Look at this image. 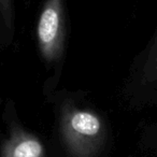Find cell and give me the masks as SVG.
Instances as JSON below:
<instances>
[{"label": "cell", "instance_id": "cell-1", "mask_svg": "<svg viewBox=\"0 0 157 157\" xmlns=\"http://www.w3.org/2000/svg\"><path fill=\"white\" fill-rule=\"evenodd\" d=\"M61 136L72 157H95L105 139V124L95 112L67 107L61 117Z\"/></svg>", "mask_w": 157, "mask_h": 157}, {"label": "cell", "instance_id": "cell-2", "mask_svg": "<svg viewBox=\"0 0 157 157\" xmlns=\"http://www.w3.org/2000/svg\"><path fill=\"white\" fill-rule=\"evenodd\" d=\"M40 52L48 63L57 60L63 50V0H46L37 25Z\"/></svg>", "mask_w": 157, "mask_h": 157}, {"label": "cell", "instance_id": "cell-3", "mask_svg": "<svg viewBox=\"0 0 157 157\" xmlns=\"http://www.w3.org/2000/svg\"><path fill=\"white\" fill-rule=\"evenodd\" d=\"M1 157H46L45 147L35 135L13 128L1 148Z\"/></svg>", "mask_w": 157, "mask_h": 157}, {"label": "cell", "instance_id": "cell-4", "mask_svg": "<svg viewBox=\"0 0 157 157\" xmlns=\"http://www.w3.org/2000/svg\"><path fill=\"white\" fill-rule=\"evenodd\" d=\"M144 78L147 81L157 80V36L155 38L154 44L148 53L146 63L143 68Z\"/></svg>", "mask_w": 157, "mask_h": 157}, {"label": "cell", "instance_id": "cell-5", "mask_svg": "<svg viewBox=\"0 0 157 157\" xmlns=\"http://www.w3.org/2000/svg\"><path fill=\"white\" fill-rule=\"evenodd\" d=\"M0 11L5 20L6 28L11 37V30L13 26V13H12V0H0Z\"/></svg>", "mask_w": 157, "mask_h": 157}]
</instances>
